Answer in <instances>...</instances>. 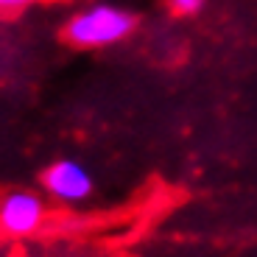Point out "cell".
Returning <instances> with one entry per match:
<instances>
[{"label": "cell", "mask_w": 257, "mask_h": 257, "mask_svg": "<svg viewBox=\"0 0 257 257\" xmlns=\"http://www.w3.org/2000/svg\"><path fill=\"white\" fill-rule=\"evenodd\" d=\"M132 31H135L132 12L115 3H92L67 20L64 39L76 48H106L123 42Z\"/></svg>", "instance_id": "6da1fadb"}, {"label": "cell", "mask_w": 257, "mask_h": 257, "mask_svg": "<svg viewBox=\"0 0 257 257\" xmlns=\"http://www.w3.org/2000/svg\"><path fill=\"white\" fill-rule=\"evenodd\" d=\"M92 187H95V179L90 168L81 165L78 160H59L45 171V190L64 204H78L90 199Z\"/></svg>", "instance_id": "7a4b0ae2"}, {"label": "cell", "mask_w": 257, "mask_h": 257, "mask_svg": "<svg viewBox=\"0 0 257 257\" xmlns=\"http://www.w3.org/2000/svg\"><path fill=\"white\" fill-rule=\"evenodd\" d=\"M45 218V204L37 193L14 190L0 201V229L9 235H31Z\"/></svg>", "instance_id": "3957f363"}, {"label": "cell", "mask_w": 257, "mask_h": 257, "mask_svg": "<svg viewBox=\"0 0 257 257\" xmlns=\"http://www.w3.org/2000/svg\"><path fill=\"white\" fill-rule=\"evenodd\" d=\"M168 9L179 17H193L204 9V0H168Z\"/></svg>", "instance_id": "277c9868"}, {"label": "cell", "mask_w": 257, "mask_h": 257, "mask_svg": "<svg viewBox=\"0 0 257 257\" xmlns=\"http://www.w3.org/2000/svg\"><path fill=\"white\" fill-rule=\"evenodd\" d=\"M37 0H0V12H14V9H26Z\"/></svg>", "instance_id": "5b68a950"}]
</instances>
